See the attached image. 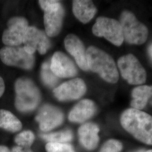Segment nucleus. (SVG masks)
Instances as JSON below:
<instances>
[{
    "mask_svg": "<svg viewBox=\"0 0 152 152\" xmlns=\"http://www.w3.org/2000/svg\"><path fill=\"white\" fill-rule=\"evenodd\" d=\"M121 124L136 139L147 145H152V116L135 109H127L122 113Z\"/></svg>",
    "mask_w": 152,
    "mask_h": 152,
    "instance_id": "nucleus-1",
    "label": "nucleus"
},
{
    "mask_svg": "<svg viewBox=\"0 0 152 152\" xmlns=\"http://www.w3.org/2000/svg\"><path fill=\"white\" fill-rule=\"evenodd\" d=\"M89 70L98 73L107 82L115 83L119 80V73L114 59L103 50L95 46L86 50Z\"/></svg>",
    "mask_w": 152,
    "mask_h": 152,
    "instance_id": "nucleus-2",
    "label": "nucleus"
},
{
    "mask_svg": "<svg viewBox=\"0 0 152 152\" xmlns=\"http://www.w3.org/2000/svg\"><path fill=\"white\" fill-rule=\"evenodd\" d=\"M15 106L21 112L32 111L41 102V92L29 78L23 77L18 78L15 83Z\"/></svg>",
    "mask_w": 152,
    "mask_h": 152,
    "instance_id": "nucleus-3",
    "label": "nucleus"
},
{
    "mask_svg": "<svg viewBox=\"0 0 152 152\" xmlns=\"http://www.w3.org/2000/svg\"><path fill=\"white\" fill-rule=\"evenodd\" d=\"M120 23L126 42L136 45L146 42L148 37V28L139 22L131 11H123L120 16Z\"/></svg>",
    "mask_w": 152,
    "mask_h": 152,
    "instance_id": "nucleus-4",
    "label": "nucleus"
},
{
    "mask_svg": "<svg viewBox=\"0 0 152 152\" xmlns=\"http://www.w3.org/2000/svg\"><path fill=\"white\" fill-rule=\"evenodd\" d=\"M117 65L121 76L129 84L142 85L146 82V71L134 55L129 54L120 57Z\"/></svg>",
    "mask_w": 152,
    "mask_h": 152,
    "instance_id": "nucleus-5",
    "label": "nucleus"
},
{
    "mask_svg": "<svg viewBox=\"0 0 152 152\" xmlns=\"http://www.w3.org/2000/svg\"><path fill=\"white\" fill-rule=\"evenodd\" d=\"M93 34L97 37H103L115 46H120L124 38L120 22L112 18L100 16L92 28Z\"/></svg>",
    "mask_w": 152,
    "mask_h": 152,
    "instance_id": "nucleus-6",
    "label": "nucleus"
},
{
    "mask_svg": "<svg viewBox=\"0 0 152 152\" xmlns=\"http://www.w3.org/2000/svg\"><path fill=\"white\" fill-rule=\"evenodd\" d=\"M0 59L5 65L26 70L32 69L34 64L33 54H28L23 47L4 46L0 50Z\"/></svg>",
    "mask_w": 152,
    "mask_h": 152,
    "instance_id": "nucleus-7",
    "label": "nucleus"
},
{
    "mask_svg": "<svg viewBox=\"0 0 152 152\" xmlns=\"http://www.w3.org/2000/svg\"><path fill=\"white\" fill-rule=\"evenodd\" d=\"M7 26L2 37L3 43L6 46H18L23 44L29 27L27 20L22 16L13 17L9 20Z\"/></svg>",
    "mask_w": 152,
    "mask_h": 152,
    "instance_id": "nucleus-8",
    "label": "nucleus"
},
{
    "mask_svg": "<svg viewBox=\"0 0 152 152\" xmlns=\"http://www.w3.org/2000/svg\"><path fill=\"white\" fill-rule=\"evenodd\" d=\"M23 44L24 50L30 54L36 51L40 54H45L51 45L46 32L33 26H29Z\"/></svg>",
    "mask_w": 152,
    "mask_h": 152,
    "instance_id": "nucleus-9",
    "label": "nucleus"
},
{
    "mask_svg": "<svg viewBox=\"0 0 152 152\" xmlns=\"http://www.w3.org/2000/svg\"><path fill=\"white\" fill-rule=\"evenodd\" d=\"M87 90L85 81L79 78L72 79L55 88L53 94L59 101L76 100L83 96Z\"/></svg>",
    "mask_w": 152,
    "mask_h": 152,
    "instance_id": "nucleus-10",
    "label": "nucleus"
},
{
    "mask_svg": "<svg viewBox=\"0 0 152 152\" xmlns=\"http://www.w3.org/2000/svg\"><path fill=\"white\" fill-rule=\"evenodd\" d=\"M36 120L39 124L40 129L46 132L61 125L64 120V114L58 108L45 104L39 109Z\"/></svg>",
    "mask_w": 152,
    "mask_h": 152,
    "instance_id": "nucleus-11",
    "label": "nucleus"
},
{
    "mask_svg": "<svg viewBox=\"0 0 152 152\" xmlns=\"http://www.w3.org/2000/svg\"><path fill=\"white\" fill-rule=\"evenodd\" d=\"M64 15V8L61 3L52 9L44 11L45 32L48 37H54L60 33Z\"/></svg>",
    "mask_w": 152,
    "mask_h": 152,
    "instance_id": "nucleus-12",
    "label": "nucleus"
},
{
    "mask_svg": "<svg viewBox=\"0 0 152 152\" xmlns=\"http://www.w3.org/2000/svg\"><path fill=\"white\" fill-rule=\"evenodd\" d=\"M50 68L55 75L58 78L73 77L78 73L73 61L61 51H56L53 55Z\"/></svg>",
    "mask_w": 152,
    "mask_h": 152,
    "instance_id": "nucleus-13",
    "label": "nucleus"
},
{
    "mask_svg": "<svg viewBox=\"0 0 152 152\" xmlns=\"http://www.w3.org/2000/svg\"><path fill=\"white\" fill-rule=\"evenodd\" d=\"M66 50L74 57L78 66L85 71H88L86 50L81 40L73 34H69L64 39Z\"/></svg>",
    "mask_w": 152,
    "mask_h": 152,
    "instance_id": "nucleus-14",
    "label": "nucleus"
},
{
    "mask_svg": "<svg viewBox=\"0 0 152 152\" xmlns=\"http://www.w3.org/2000/svg\"><path fill=\"white\" fill-rule=\"evenodd\" d=\"M96 111L95 103L90 99H83L76 104L68 115L72 122L83 123L94 116Z\"/></svg>",
    "mask_w": 152,
    "mask_h": 152,
    "instance_id": "nucleus-15",
    "label": "nucleus"
},
{
    "mask_svg": "<svg viewBox=\"0 0 152 152\" xmlns=\"http://www.w3.org/2000/svg\"><path fill=\"white\" fill-rule=\"evenodd\" d=\"M99 127L92 122L82 125L78 131L79 140L82 146L88 150L95 149L99 144Z\"/></svg>",
    "mask_w": 152,
    "mask_h": 152,
    "instance_id": "nucleus-16",
    "label": "nucleus"
},
{
    "mask_svg": "<svg viewBox=\"0 0 152 152\" xmlns=\"http://www.w3.org/2000/svg\"><path fill=\"white\" fill-rule=\"evenodd\" d=\"M72 10L76 18L83 24L90 22L97 12L96 6L88 0L73 1Z\"/></svg>",
    "mask_w": 152,
    "mask_h": 152,
    "instance_id": "nucleus-17",
    "label": "nucleus"
},
{
    "mask_svg": "<svg viewBox=\"0 0 152 152\" xmlns=\"http://www.w3.org/2000/svg\"><path fill=\"white\" fill-rule=\"evenodd\" d=\"M130 105L132 108L141 110L148 103L152 105V86L141 85L134 88L132 92Z\"/></svg>",
    "mask_w": 152,
    "mask_h": 152,
    "instance_id": "nucleus-18",
    "label": "nucleus"
},
{
    "mask_svg": "<svg viewBox=\"0 0 152 152\" xmlns=\"http://www.w3.org/2000/svg\"><path fill=\"white\" fill-rule=\"evenodd\" d=\"M22 122L9 110L0 109V128L6 131L16 132L20 130Z\"/></svg>",
    "mask_w": 152,
    "mask_h": 152,
    "instance_id": "nucleus-19",
    "label": "nucleus"
},
{
    "mask_svg": "<svg viewBox=\"0 0 152 152\" xmlns=\"http://www.w3.org/2000/svg\"><path fill=\"white\" fill-rule=\"evenodd\" d=\"M51 61L47 60L42 64L41 77L44 84L49 88L54 87L59 81V78L55 76L50 68Z\"/></svg>",
    "mask_w": 152,
    "mask_h": 152,
    "instance_id": "nucleus-20",
    "label": "nucleus"
},
{
    "mask_svg": "<svg viewBox=\"0 0 152 152\" xmlns=\"http://www.w3.org/2000/svg\"><path fill=\"white\" fill-rule=\"evenodd\" d=\"M41 137L49 142L65 143V142H68L72 140L73 134L70 130H66L48 134H43L41 135Z\"/></svg>",
    "mask_w": 152,
    "mask_h": 152,
    "instance_id": "nucleus-21",
    "label": "nucleus"
},
{
    "mask_svg": "<svg viewBox=\"0 0 152 152\" xmlns=\"http://www.w3.org/2000/svg\"><path fill=\"white\" fill-rule=\"evenodd\" d=\"M34 140V135L31 131H24L18 134L15 138V141L18 146L23 148L31 147Z\"/></svg>",
    "mask_w": 152,
    "mask_h": 152,
    "instance_id": "nucleus-22",
    "label": "nucleus"
},
{
    "mask_svg": "<svg viewBox=\"0 0 152 152\" xmlns=\"http://www.w3.org/2000/svg\"><path fill=\"white\" fill-rule=\"evenodd\" d=\"M46 149L48 152H75L73 147L66 143L49 142Z\"/></svg>",
    "mask_w": 152,
    "mask_h": 152,
    "instance_id": "nucleus-23",
    "label": "nucleus"
},
{
    "mask_svg": "<svg viewBox=\"0 0 152 152\" xmlns=\"http://www.w3.org/2000/svg\"><path fill=\"white\" fill-rule=\"evenodd\" d=\"M123 145L121 141L115 139H110L106 141L99 152H121Z\"/></svg>",
    "mask_w": 152,
    "mask_h": 152,
    "instance_id": "nucleus-24",
    "label": "nucleus"
},
{
    "mask_svg": "<svg viewBox=\"0 0 152 152\" xmlns=\"http://www.w3.org/2000/svg\"><path fill=\"white\" fill-rule=\"evenodd\" d=\"M60 2V1L56 0H40L38 1L39 5L44 11L53 8Z\"/></svg>",
    "mask_w": 152,
    "mask_h": 152,
    "instance_id": "nucleus-25",
    "label": "nucleus"
},
{
    "mask_svg": "<svg viewBox=\"0 0 152 152\" xmlns=\"http://www.w3.org/2000/svg\"><path fill=\"white\" fill-rule=\"evenodd\" d=\"M5 82L3 78L0 76V98L2 96L4 92L5 91Z\"/></svg>",
    "mask_w": 152,
    "mask_h": 152,
    "instance_id": "nucleus-26",
    "label": "nucleus"
},
{
    "mask_svg": "<svg viewBox=\"0 0 152 152\" xmlns=\"http://www.w3.org/2000/svg\"><path fill=\"white\" fill-rule=\"evenodd\" d=\"M25 149L19 146H15L12 148L11 152H24Z\"/></svg>",
    "mask_w": 152,
    "mask_h": 152,
    "instance_id": "nucleus-27",
    "label": "nucleus"
},
{
    "mask_svg": "<svg viewBox=\"0 0 152 152\" xmlns=\"http://www.w3.org/2000/svg\"><path fill=\"white\" fill-rule=\"evenodd\" d=\"M148 53L149 55V56L152 61V43L149 45L148 49Z\"/></svg>",
    "mask_w": 152,
    "mask_h": 152,
    "instance_id": "nucleus-28",
    "label": "nucleus"
},
{
    "mask_svg": "<svg viewBox=\"0 0 152 152\" xmlns=\"http://www.w3.org/2000/svg\"><path fill=\"white\" fill-rule=\"evenodd\" d=\"M0 152H11L7 147L0 145Z\"/></svg>",
    "mask_w": 152,
    "mask_h": 152,
    "instance_id": "nucleus-29",
    "label": "nucleus"
},
{
    "mask_svg": "<svg viewBox=\"0 0 152 152\" xmlns=\"http://www.w3.org/2000/svg\"><path fill=\"white\" fill-rule=\"evenodd\" d=\"M24 152H32L31 150H29V149H28V148H27V149H25V151H24Z\"/></svg>",
    "mask_w": 152,
    "mask_h": 152,
    "instance_id": "nucleus-30",
    "label": "nucleus"
},
{
    "mask_svg": "<svg viewBox=\"0 0 152 152\" xmlns=\"http://www.w3.org/2000/svg\"><path fill=\"white\" fill-rule=\"evenodd\" d=\"M152 152V149H150V150H148V151H147L146 152Z\"/></svg>",
    "mask_w": 152,
    "mask_h": 152,
    "instance_id": "nucleus-31",
    "label": "nucleus"
},
{
    "mask_svg": "<svg viewBox=\"0 0 152 152\" xmlns=\"http://www.w3.org/2000/svg\"><path fill=\"white\" fill-rule=\"evenodd\" d=\"M144 152V151H143V150H141V151H137V152Z\"/></svg>",
    "mask_w": 152,
    "mask_h": 152,
    "instance_id": "nucleus-32",
    "label": "nucleus"
}]
</instances>
